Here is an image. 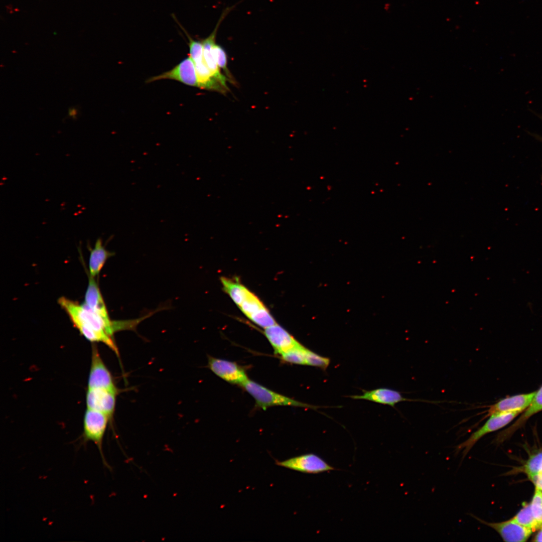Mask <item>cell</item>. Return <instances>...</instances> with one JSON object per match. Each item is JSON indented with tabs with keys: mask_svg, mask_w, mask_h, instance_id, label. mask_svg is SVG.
I'll return each instance as SVG.
<instances>
[{
	"mask_svg": "<svg viewBox=\"0 0 542 542\" xmlns=\"http://www.w3.org/2000/svg\"><path fill=\"white\" fill-rule=\"evenodd\" d=\"M58 303L68 315L73 325L87 340L101 342L116 354L117 347L113 339L114 333L126 329H135L139 320H107L91 310L84 303L79 304L65 297H60Z\"/></svg>",
	"mask_w": 542,
	"mask_h": 542,
	"instance_id": "6da1fadb",
	"label": "cell"
},
{
	"mask_svg": "<svg viewBox=\"0 0 542 542\" xmlns=\"http://www.w3.org/2000/svg\"><path fill=\"white\" fill-rule=\"evenodd\" d=\"M241 386L253 397L257 405L263 410L268 407L280 405L315 409L320 408L276 392L250 379H248Z\"/></svg>",
	"mask_w": 542,
	"mask_h": 542,
	"instance_id": "7a4b0ae2",
	"label": "cell"
},
{
	"mask_svg": "<svg viewBox=\"0 0 542 542\" xmlns=\"http://www.w3.org/2000/svg\"><path fill=\"white\" fill-rule=\"evenodd\" d=\"M111 418L106 414L86 409L83 419V442L92 441L97 446L104 464L107 466L102 452V442L108 421Z\"/></svg>",
	"mask_w": 542,
	"mask_h": 542,
	"instance_id": "3957f363",
	"label": "cell"
},
{
	"mask_svg": "<svg viewBox=\"0 0 542 542\" xmlns=\"http://www.w3.org/2000/svg\"><path fill=\"white\" fill-rule=\"evenodd\" d=\"M518 413H508L492 415L485 424L477 431L473 433L465 441L455 447V454L462 452V458L464 459L475 444L483 436L490 433L499 430L512 421L518 415Z\"/></svg>",
	"mask_w": 542,
	"mask_h": 542,
	"instance_id": "277c9868",
	"label": "cell"
},
{
	"mask_svg": "<svg viewBox=\"0 0 542 542\" xmlns=\"http://www.w3.org/2000/svg\"><path fill=\"white\" fill-rule=\"evenodd\" d=\"M88 389H104L118 391L111 373L104 364L96 346L92 349Z\"/></svg>",
	"mask_w": 542,
	"mask_h": 542,
	"instance_id": "5b68a950",
	"label": "cell"
},
{
	"mask_svg": "<svg viewBox=\"0 0 542 542\" xmlns=\"http://www.w3.org/2000/svg\"><path fill=\"white\" fill-rule=\"evenodd\" d=\"M276 464L283 467L308 474H318L334 469L320 457L313 453L301 455L282 461H277Z\"/></svg>",
	"mask_w": 542,
	"mask_h": 542,
	"instance_id": "8992f818",
	"label": "cell"
},
{
	"mask_svg": "<svg viewBox=\"0 0 542 542\" xmlns=\"http://www.w3.org/2000/svg\"><path fill=\"white\" fill-rule=\"evenodd\" d=\"M470 515L479 522L495 530L505 541H526L532 532V530L518 523L512 518L499 522H491L472 514Z\"/></svg>",
	"mask_w": 542,
	"mask_h": 542,
	"instance_id": "52a82bcc",
	"label": "cell"
},
{
	"mask_svg": "<svg viewBox=\"0 0 542 542\" xmlns=\"http://www.w3.org/2000/svg\"><path fill=\"white\" fill-rule=\"evenodd\" d=\"M163 79L174 80L189 86L199 88L194 63L190 56L183 60L171 70L151 77L147 80V82Z\"/></svg>",
	"mask_w": 542,
	"mask_h": 542,
	"instance_id": "ba28073f",
	"label": "cell"
},
{
	"mask_svg": "<svg viewBox=\"0 0 542 542\" xmlns=\"http://www.w3.org/2000/svg\"><path fill=\"white\" fill-rule=\"evenodd\" d=\"M208 363L214 374L229 383L242 385L248 379L244 369L235 362L209 356Z\"/></svg>",
	"mask_w": 542,
	"mask_h": 542,
	"instance_id": "9c48e42d",
	"label": "cell"
},
{
	"mask_svg": "<svg viewBox=\"0 0 542 542\" xmlns=\"http://www.w3.org/2000/svg\"><path fill=\"white\" fill-rule=\"evenodd\" d=\"M118 391L104 389H88L86 394L87 409L102 412L112 418Z\"/></svg>",
	"mask_w": 542,
	"mask_h": 542,
	"instance_id": "30bf717a",
	"label": "cell"
},
{
	"mask_svg": "<svg viewBox=\"0 0 542 542\" xmlns=\"http://www.w3.org/2000/svg\"><path fill=\"white\" fill-rule=\"evenodd\" d=\"M230 11V10L227 8L222 13L213 31L207 38L202 41L203 47V56L206 65L214 77L228 90L229 89L226 85V81L228 80V79L220 71V69L218 67L214 57L213 47L216 44L215 39L218 28L222 20Z\"/></svg>",
	"mask_w": 542,
	"mask_h": 542,
	"instance_id": "8fae6325",
	"label": "cell"
},
{
	"mask_svg": "<svg viewBox=\"0 0 542 542\" xmlns=\"http://www.w3.org/2000/svg\"><path fill=\"white\" fill-rule=\"evenodd\" d=\"M536 391L504 398L491 405L486 416L508 413L524 412L532 400Z\"/></svg>",
	"mask_w": 542,
	"mask_h": 542,
	"instance_id": "7c38bea8",
	"label": "cell"
},
{
	"mask_svg": "<svg viewBox=\"0 0 542 542\" xmlns=\"http://www.w3.org/2000/svg\"><path fill=\"white\" fill-rule=\"evenodd\" d=\"M264 333L276 354L281 355L300 344L288 332L277 324L265 328Z\"/></svg>",
	"mask_w": 542,
	"mask_h": 542,
	"instance_id": "4fadbf2b",
	"label": "cell"
},
{
	"mask_svg": "<svg viewBox=\"0 0 542 542\" xmlns=\"http://www.w3.org/2000/svg\"><path fill=\"white\" fill-rule=\"evenodd\" d=\"M540 411H542V386L535 392L532 400L521 416L512 425L501 432L497 435L494 442L499 444L504 442L516 431L521 428L528 419Z\"/></svg>",
	"mask_w": 542,
	"mask_h": 542,
	"instance_id": "5bb4252c",
	"label": "cell"
},
{
	"mask_svg": "<svg viewBox=\"0 0 542 542\" xmlns=\"http://www.w3.org/2000/svg\"><path fill=\"white\" fill-rule=\"evenodd\" d=\"M350 397L353 399H365L393 407L397 403L402 401L413 400L404 397L398 391L386 388L364 391L362 395H352Z\"/></svg>",
	"mask_w": 542,
	"mask_h": 542,
	"instance_id": "9a60e30c",
	"label": "cell"
},
{
	"mask_svg": "<svg viewBox=\"0 0 542 542\" xmlns=\"http://www.w3.org/2000/svg\"><path fill=\"white\" fill-rule=\"evenodd\" d=\"M88 284L85 292L84 303L104 319L110 320L105 302L95 278L88 274Z\"/></svg>",
	"mask_w": 542,
	"mask_h": 542,
	"instance_id": "2e32d148",
	"label": "cell"
},
{
	"mask_svg": "<svg viewBox=\"0 0 542 542\" xmlns=\"http://www.w3.org/2000/svg\"><path fill=\"white\" fill-rule=\"evenodd\" d=\"M199 88L225 93L228 90L225 88L214 77L206 65L204 56L194 61Z\"/></svg>",
	"mask_w": 542,
	"mask_h": 542,
	"instance_id": "e0dca14e",
	"label": "cell"
},
{
	"mask_svg": "<svg viewBox=\"0 0 542 542\" xmlns=\"http://www.w3.org/2000/svg\"><path fill=\"white\" fill-rule=\"evenodd\" d=\"M90 249L88 274L93 277L99 275L107 259L113 255V253L107 250L103 245L101 238H98L93 248Z\"/></svg>",
	"mask_w": 542,
	"mask_h": 542,
	"instance_id": "ac0fdd59",
	"label": "cell"
},
{
	"mask_svg": "<svg viewBox=\"0 0 542 542\" xmlns=\"http://www.w3.org/2000/svg\"><path fill=\"white\" fill-rule=\"evenodd\" d=\"M220 280L225 293L238 306L249 290L237 280L226 277H221Z\"/></svg>",
	"mask_w": 542,
	"mask_h": 542,
	"instance_id": "d6986e66",
	"label": "cell"
},
{
	"mask_svg": "<svg viewBox=\"0 0 542 542\" xmlns=\"http://www.w3.org/2000/svg\"><path fill=\"white\" fill-rule=\"evenodd\" d=\"M512 518L532 532L541 528L533 516L530 504L526 502L523 503L522 507Z\"/></svg>",
	"mask_w": 542,
	"mask_h": 542,
	"instance_id": "ffe728a7",
	"label": "cell"
},
{
	"mask_svg": "<svg viewBox=\"0 0 542 542\" xmlns=\"http://www.w3.org/2000/svg\"><path fill=\"white\" fill-rule=\"evenodd\" d=\"M307 349L301 344L281 354L284 361L292 364L306 365V353Z\"/></svg>",
	"mask_w": 542,
	"mask_h": 542,
	"instance_id": "44dd1931",
	"label": "cell"
},
{
	"mask_svg": "<svg viewBox=\"0 0 542 542\" xmlns=\"http://www.w3.org/2000/svg\"><path fill=\"white\" fill-rule=\"evenodd\" d=\"M519 470L526 475L542 472V451L530 455Z\"/></svg>",
	"mask_w": 542,
	"mask_h": 542,
	"instance_id": "7402d4cb",
	"label": "cell"
},
{
	"mask_svg": "<svg viewBox=\"0 0 542 542\" xmlns=\"http://www.w3.org/2000/svg\"><path fill=\"white\" fill-rule=\"evenodd\" d=\"M530 506L533 516L542 527V491L535 487Z\"/></svg>",
	"mask_w": 542,
	"mask_h": 542,
	"instance_id": "603a6c76",
	"label": "cell"
},
{
	"mask_svg": "<svg viewBox=\"0 0 542 542\" xmlns=\"http://www.w3.org/2000/svg\"><path fill=\"white\" fill-rule=\"evenodd\" d=\"M213 52L218 67L224 71L229 81L233 83L232 76L227 68V57L226 52L222 47L216 44L213 47Z\"/></svg>",
	"mask_w": 542,
	"mask_h": 542,
	"instance_id": "cb8c5ba5",
	"label": "cell"
},
{
	"mask_svg": "<svg viewBox=\"0 0 542 542\" xmlns=\"http://www.w3.org/2000/svg\"><path fill=\"white\" fill-rule=\"evenodd\" d=\"M329 363V358L321 356L307 349L306 353V365L320 367L325 370Z\"/></svg>",
	"mask_w": 542,
	"mask_h": 542,
	"instance_id": "d4e9b609",
	"label": "cell"
},
{
	"mask_svg": "<svg viewBox=\"0 0 542 542\" xmlns=\"http://www.w3.org/2000/svg\"><path fill=\"white\" fill-rule=\"evenodd\" d=\"M530 481L534 485L535 487L542 491V472H539L527 475Z\"/></svg>",
	"mask_w": 542,
	"mask_h": 542,
	"instance_id": "484cf974",
	"label": "cell"
},
{
	"mask_svg": "<svg viewBox=\"0 0 542 542\" xmlns=\"http://www.w3.org/2000/svg\"><path fill=\"white\" fill-rule=\"evenodd\" d=\"M77 114H78V110H77V108H74V107H71V108H70L69 109L68 115H69V117H71L72 119H76L77 118Z\"/></svg>",
	"mask_w": 542,
	"mask_h": 542,
	"instance_id": "4316f807",
	"label": "cell"
}]
</instances>
